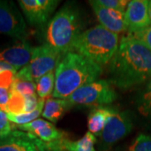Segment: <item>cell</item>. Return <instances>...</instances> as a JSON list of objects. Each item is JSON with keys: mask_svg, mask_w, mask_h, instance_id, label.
Here are the masks:
<instances>
[{"mask_svg": "<svg viewBox=\"0 0 151 151\" xmlns=\"http://www.w3.org/2000/svg\"><path fill=\"white\" fill-rule=\"evenodd\" d=\"M109 81L127 90L151 78V51L129 35L121 39L119 48L109 62Z\"/></svg>", "mask_w": 151, "mask_h": 151, "instance_id": "1", "label": "cell"}, {"mask_svg": "<svg viewBox=\"0 0 151 151\" xmlns=\"http://www.w3.org/2000/svg\"><path fill=\"white\" fill-rule=\"evenodd\" d=\"M102 74L100 65L76 52H68L55 68L53 97L67 99L80 87L98 80Z\"/></svg>", "mask_w": 151, "mask_h": 151, "instance_id": "2", "label": "cell"}, {"mask_svg": "<svg viewBox=\"0 0 151 151\" xmlns=\"http://www.w3.org/2000/svg\"><path fill=\"white\" fill-rule=\"evenodd\" d=\"M82 29L80 11L73 4H65L48 23L47 44L62 55L72 51Z\"/></svg>", "mask_w": 151, "mask_h": 151, "instance_id": "3", "label": "cell"}, {"mask_svg": "<svg viewBox=\"0 0 151 151\" xmlns=\"http://www.w3.org/2000/svg\"><path fill=\"white\" fill-rule=\"evenodd\" d=\"M119 45V35L101 25L90 28L77 38L72 51L85 56L97 64H108Z\"/></svg>", "mask_w": 151, "mask_h": 151, "instance_id": "4", "label": "cell"}, {"mask_svg": "<svg viewBox=\"0 0 151 151\" xmlns=\"http://www.w3.org/2000/svg\"><path fill=\"white\" fill-rule=\"evenodd\" d=\"M63 55L48 44L34 47L30 61L17 72L15 78L35 82L41 76L53 71Z\"/></svg>", "mask_w": 151, "mask_h": 151, "instance_id": "5", "label": "cell"}, {"mask_svg": "<svg viewBox=\"0 0 151 151\" xmlns=\"http://www.w3.org/2000/svg\"><path fill=\"white\" fill-rule=\"evenodd\" d=\"M118 94L112 83L107 80H97L81 86L66 100L70 107H102L113 103Z\"/></svg>", "mask_w": 151, "mask_h": 151, "instance_id": "6", "label": "cell"}, {"mask_svg": "<svg viewBox=\"0 0 151 151\" xmlns=\"http://www.w3.org/2000/svg\"><path fill=\"white\" fill-rule=\"evenodd\" d=\"M133 119L129 111H120L111 108L103 132L100 135L104 148L110 147L124 139L133 129Z\"/></svg>", "mask_w": 151, "mask_h": 151, "instance_id": "7", "label": "cell"}, {"mask_svg": "<svg viewBox=\"0 0 151 151\" xmlns=\"http://www.w3.org/2000/svg\"><path fill=\"white\" fill-rule=\"evenodd\" d=\"M0 34L25 40L27 26L21 13L11 1L0 0Z\"/></svg>", "mask_w": 151, "mask_h": 151, "instance_id": "8", "label": "cell"}, {"mask_svg": "<svg viewBox=\"0 0 151 151\" xmlns=\"http://www.w3.org/2000/svg\"><path fill=\"white\" fill-rule=\"evenodd\" d=\"M58 0H19L28 23L35 27L44 28L57 8Z\"/></svg>", "mask_w": 151, "mask_h": 151, "instance_id": "9", "label": "cell"}, {"mask_svg": "<svg viewBox=\"0 0 151 151\" xmlns=\"http://www.w3.org/2000/svg\"><path fill=\"white\" fill-rule=\"evenodd\" d=\"M148 0H132L129 1L125 10V24L129 34L139 32L150 26Z\"/></svg>", "mask_w": 151, "mask_h": 151, "instance_id": "10", "label": "cell"}, {"mask_svg": "<svg viewBox=\"0 0 151 151\" xmlns=\"http://www.w3.org/2000/svg\"><path fill=\"white\" fill-rule=\"evenodd\" d=\"M100 25L111 32L118 34L127 30L125 12L111 9L100 5L97 0L89 1Z\"/></svg>", "mask_w": 151, "mask_h": 151, "instance_id": "11", "label": "cell"}, {"mask_svg": "<svg viewBox=\"0 0 151 151\" xmlns=\"http://www.w3.org/2000/svg\"><path fill=\"white\" fill-rule=\"evenodd\" d=\"M33 50L26 40H20L15 45L0 50V61L9 64L19 71L30 61Z\"/></svg>", "mask_w": 151, "mask_h": 151, "instance_id": "12", "label": "cell"}, {"mask_svg": "<svg viewBox=\"0 0 151 151\" xmlns=\"http://www.w3.org/2000/svg\"><path fill=\"white\" fill-rule=\"evenodd\" d=\"M17 127L19 130L32 134L45 143H51L65 137V134L57 129L54 124L41 119Z\"/></svg>", "mask_w": 151, "mask_h": 151, "instance_id": "13", "label": "cell"}, {"mask_svg": "<svg viewBox=\"0 0 151 151\" xmlns=\"http://www.w3.org/2000/svg\"><path fill=\"white\" fill-rule=\"evenodd\" d=\"M35 147L32 135L21 130H14L0 139V151H31Z\"/></svg>", "mask_w": 151, "mask_h": 151, "instance_id": "14", "label": "cell"}, {"mask_svg": "<svg viewBox=\"0 0 151 151\" xmlns=\"http://www.w3.org/2000/svg\"><path fill=\"white\" fill-rule=\"evenodd\" d=\"M69 108L70 106L66 99L49 97L45 103L42 116L51 123H56Z\"/></svg>", "mask_w": 151, "mask_h": 151, "instance_id": "15", "label": "cell"}, {"mask_svg": "<svg viewBox=\"0 0 151 151\" xmlns=\"http://www.w3.org/2000/svg\"><path fill=\"white\" fill-rule=\"evenodd\" d=\"M111 108L107 106L94 108L90 112L87 119L89 132L95 136H100L108 119Z\"/></svg>", "mask_w": 151, "mask_h": 151, "instance_id": "16", "label": "cell"}, {"mask_svg": "<svg viewBox=\"0 0 151 151\" xmlns=\"http://www.w3.org/2000/svg\"><path fill=\"white\" fill-rule=\"evenodd\" d=\"M96 142V136L88 131L81 139L77 141H70L69 139L65 138L62 141L60 150H67L70 151H95L94 145Z\"/></svg>", "mask_w": 151, "mask_h": 151, "instance_id": "17", "label": "cell"}, {"mask_svg": "<svg viewBox=\"0 0 151 151\" xmlns=\"http://www.w3.org/2000/svg\"><path fill=\"white\" fill-rule=\"evenodd\" d=\"M55 81V76L54 71L49 72L35 81L36 93L38 97H40V98L41 99L49 98L54 92Z\"/></svg>", "mask_w": 151, "mask_h": 151, "instance_id": "18", "label": "cell"}, {"mask_svg": "<svg viewBox=\"0 0 151 151\" xmlns=\"http://www.w3.org/2000/svg\"><path fill=\"white\" fill-rule=\"evenodd\" d=\"M45 99L40 98V103L39 106L36 110H35L32 113H21V114H11V113H7L8 118L9 119L12 124H15L16 126H21L24 124H29L33 121L36 120L39 118V116L41 114L43 111V108L45 106Z\"/></svg>", "mask_w": 151, "mask_h": 151, "instance_id": "19", "label": "cell"}, {"mask_svg": "<svg viewBox=\"0 0 151 151\" xmlns=\"http://www.w3.org/2000/svg\"><path fill=\"white\" fill-rule=\"evenodd\" d=\"M137 108L145 117H151V78L137 97Z\"/></svg>", "mask_w": 151, "mask_h": 151, "instance_id": "20", "label": "cell"}, {"mask_svg": "<svg viewBox=\"0 0 151 151\" xmlns=\"http://www.w3.org/2000/svg\"><path fill=\"white\" fill-rule=\"evenodd\" d=\"M5 112L11 114L24 113V97L19 92L10 90L9 99Z\"/></svg>", "mask_w": 151, "mask_h": 151, "instance_id": "21", "label": "cell"}, {"mask_svg": "<svg viewBox=\"0 0 151 151\" xmlns=\"http://www.w3.org/2000/svg\"><path fill=\"white\" fill-rule=\"evenodd\" d=\"M11 90L20 93L24 97H27L36 93V84L34 81H22L15 78Z\"/></svg>", "mask_w": 151, "mask_h": 151, "instance_id": "22", "label": "cell"}, {"mask_svg": "<svg viewBox=\"0 0 151 151\" xmlns=\"http://www.w3.org/2000/svg\"><path fill=\"white\" fill-rule=\"evenodd\" d=\"M129 151H151V135H138L130 145Z\"/></svg>", "mask_w": 151, "mask_h": 151, "instance_id": "23", "label": "cell"}, {"mask_svg": "<svg viewBox=\"0 0 151 151\" xmlns=\"http://www.w3.org/2000/svg\"><path fill=\"white\" fill-rule=\"evenodd\" d=\"M13 131L14 124L9 121L7 113L0 108V139L9 136Z\"/></svg>", "mask_w": 151, "mask_h": 151, "instance_id": "24", "label": "cell"}, {"mask_svg": "<svg viewBox=\"0 0 151 151\" xmlns=\"http://www.w3.org/2000/svg\"><path fill=\"white\" fill-rule=\"evenodd\" d=\"M100 5L115 10L125 12L129 1L127 0H97Z\"/></svg>", "mask_w": 151, "mask_h": 151, "instance_id": "25", "label": "cell"}, {"mask_svg": "<svg viewBox=\"0 0 151 151\" xmlns=\"http://www.w3.org/2000/svg\"><path fill=\"white\" fill-rule=\"evenodd\" d=\"M16 72L12 70H4L0 72V88L11 90V87L15 80Z\"/></svg>", "mask_w": 151, "mask_h": 151, "instance_id": "26", "label": "cell"}, {"mask_svg": "<svg viewBox=\"0 0 151 151\" xmlns=\"http://www.w3.org/2000/svg\"><path fill=\"white\" fill-rule=\"evenodd\" d=\"M129 35L142 42L151 51V26L145 28L139 32Z\"/></svg>", "mask_w": 151, "mask_h": 151, "instance_id": "27", "label": "cell"}, {"mask_svg": "<svg viewBox=\"0 0 151 151\" xmlns=\"http://www.w3.org/2000/svg\"><path fill=\"white\" fill-rule=\"evenodd\" d=\"M40 103V97H38L37 93L30 96L24 97V113H32L36 110Z\"/></svg>", "mask_w": 151, "mask_h": 151, "instance_id": "28", "label": "cell"}, {"mask_svg": "<svg viewBox=\"0 0 151 151\" xmlns=\"http://www.w3.org/2000/svg\"><path fill=\"white\" fill-rule=\"evenodd\" d=\"M9 92L10 91L4 88H0V108L5 112L7 104L9 99ZM6 113V112H5Z\"/></svg>", "mask_w": 151, "mask_h": 151, "instance_id": "29", "label": "cell"}, {"mask_svg": "<svg viewBox=\"0 0 151 151\" xmlns=\"http://www.w3.org/2000/svg\"><path fill=\"white\" fill-rule=\"evenodd\" d=\"M4 70H12V71H14V72H18L17 69H15L14 66H12L8 63L5 62H3V61H0V72L2 71H4Z\"/></svg>", "mask_w": 151, "mask_h": 151, "instance_id": "30", "label": "cell"}, {"mask_svg": "<svg viewBox=\"0 0 151 151\" xmlns=\"http://www.w3.org/2000/svg\"><path fill=\"white\" fill-rule=\"evenodd\" d=\"M148 13H149V19H150V26H151V0L150 1H149Z\"/></svg>", "mask_w": 151, "mask_h": 151, "instance_id": "31", "label": "cell"}, {"mask_svg": "<svg viewBox=\"0 0 151 151\" xmlns=\"http://www.w3.org/2000/svg\"><path fill=\"white\" fill-rule=\"evenodd\" d=\"M31 151H39V150H38L37 148H36V146H35V148H34V149H33Z\"/></svg>", "mask_w": 151, "mask_h": 151, "instance_id": "32", "label": "cell"}, {"mask_svg": "<svg viewBox=\"0 0 151 151\" xmlns=\"http://www.w3.org/2000/svg\"><path fill=\"white\" fill-rule=\"evenodd\" d=\"M53 151H70V150H53Z\"/></svg>", "mask_w": 151, "mask_h": 151, "instance_id": "33", "label": "cell"}]
</instances>
